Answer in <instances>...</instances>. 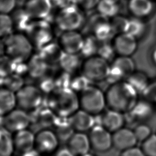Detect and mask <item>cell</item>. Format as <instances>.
<instances>
[{
    "label": "cell",
    "instance_id": "cell-1",
    "mask_svg": "<svg viewBox=\"0 0 156 156\" xmlns=\"http://www.w3.org/2000/svg\"><path fill=\"white\" fill-rule=\"evenodd\" d=\"M138 93L126 80L110 84L105 92L106 106L120 113L130 111L135 106Z\"/></svg>",
    "mask_w": 156,
    "mask_h": 156
},
{
    "label": "cell",
    "instance_id": "cell-2",
    "mask_svg": "<svg viewBox=\"0 0 156 156\" xmlns=\"http://www.w3.org/2000/svg\"><path fill=\"white\" fill-rule=\"evenodd\" d=\"M47 107L57 117L68 118L79 109L78 95L69 87L55 88L48 94Z\"/></svg>",
    "mask_w": 156,
    "mask_h": 156
},
{
    "label": "cell",
    "instance_id": "cell-3",
    "mask_svg": "<svg viewBox=\"0 0 156 156\" xmlns=\"http://www.w3.org/2000/svg\"><path fill=\"white\" fill-rule=\"evenodd\" d=\"M5 56L16 62H23L31 57L34 46L27 34L22 32H12L3 40Z\"/></svg>",
    "mask_w": 156,
    "mask_h": 156
},
{
    "label": "cell",
    "instance_id": "cell-4",
    "mask_svg": "<svg viewBox=\"0 0 156 156\" xmlns=\"http://www.w3.org/2000/svg\"><path fill=\"white\" fill-rule=\"evenodd\" d=\"M110 63L98 54L86 57L81 62V74L90 82L105 80L110 70Z\"/></svg>",
    "mask_w": 156,
    "mask_h": 156
},
{
    "label": "cell",
    "instance_id": "cell-5",
    "mask_svg": "<svg viewBox=\"0 0 156 156\" xmlns=\"http://www.w3.org/2000/svg\"><path fill=\"white\" fill-rule=\"evenodd\" d=\"M77 95L79 109L93 116L102 113L106 106L105 93L98 87L89 85Z\"/></svg>",
    "mask_w": 156,
    "mask_h": 156
},
{
    "label": "cell",
    "instance_id": "cell-6",
    "mask_svg": "<svg viewBox=\"0 0 156 156\" xmlns=\"http://www.w3.org/2000/svg\"><path fill=\"white\" fill-rule=\"evenodd\" d=\"M83 13L76 5L63 6L55 16V24L61 32L78 30L85 23Z\"/></svg>",
    "mask_w": 156,
    "mask_h": 156
},
{
    "label": "cell",
    "instance_id": "cell-7",
    "mask_svg": "<svg viewBox=\"0 0 156 156\" xmlns=\"http://www.w3.org/2000/svg\"><path fill=\"white\" fill-rule=\"evenodd\" d=\"M43 95V93L37 85H24L15 93L16 107L32 113L41 106Z\"/></svg>",
    "mask_w": 156,
    "mask_h": 156
},
{
    "label": "cell",
    "instance_id": "cell-8",
    "mask_svg": "<svg viewBox=\"0 0 156 156\" xmlns=\"http://www.w3.org/2000/svg\"><path fill=\"white\" fill-rule=\"evenodd\" d=\"M135 70V62L131 57L118 55L110 63L106 80L110 84L124 80Z\"/></svg>",
    "mask_w": 156,
    "mask_h": 156
},
{
    "label": "cell",
    "instance_id": "cell-9",
    "mask_svg": "<svg viewBox=\"0 0 156 156\" xmlns=\"http://www.w3.org/2000/svg\"><path fill=\"white\" fill-rule=\"evenodd\" d=\"M59 141L52 129H41L35 133L34 149L41 156H51L57 151Z\"/></svg>",
    "mask_w": 156,
    "mask_h": 156
},
{
    "label": "cell",
    "instance_id": "cell-10",
    "mask_svg": "<svg viewBox=\"0 0 156 156\" xmlns=\"http://www.w3.org/2000/svg\"><path fill=\"white\" fill-rule=\"evenodd\" d=\"M85 37L78 30L62 31L57 44L63 54L77 55L83 48Z\"/></svg>",
    "mask_w": 156,
    "mask_h": 156
},
{
    "label": "cell",
    "instance_id": "cell-11",
    "mask_svg": "<svg viewBox=\"0 0 156 156\" xmlns=\"http://www.w3.org/2000/svg\"><path fill=\"white\" fill-rule=\"evenodd\" d=\"M42 20L32 23L27 34L34 47L42 48L52 42L53 33L49 24Z\"/></svg>",
    "mask_w": 156,
    "mask_h": 156
},
{
    "label": "cell",
    "instance_id": "cell-12",
    "mask_svg": "<svg viewBox=\"0 0 156 156\" xmlns=\"http://www.w3.org/2000/svg\"><path fill=\"white\" fill-rule=\"evenodd\" d=\"M88 137L91 149L95 152H105L112 147V133L101 125L94 126L88 132Z\"/></svg>",
    "mask_w": 156,
    "mask_h": 156
},
{
    "label": "cell",
    "instance_id": "cell-13",
    "mask_svg": "<svg viewBox=\"0 0 156 156\" xmlns=\"http://www.w3.org/2000/svg\"><path fill=\"white\" fill-rule=\"evenodd\" d=\"M31 122L30 113L16 107L4 116L3 127L11 133H13L27 129Z\"/></svg>",
    "mask_w": 156,
    "mask_h": 156
},
{
    "label": "cell",
    "instance_id": "cell-14",
    "mask_svg": "<svg viewBox=\"0 0 156 156\" xmlns=\"http://www.w3.org/2000/svg\"><path fill=\"white\" fill-rule=\"evenodd\" d=\"M91 22L90 30L91 35L99 41L107 42L116 35L110 19L98 13V16L93 17Z\"/></svg>",
    "mask_w": 156,
    "mask_h": 156
},
{
    "label": "cell",
    "instance_id": "cell-15",
    "mask_svg": "<svg viewBox=\"0 0 156 156\" xmlns=\"http://www.w3.org/2000/svg\"><path fill=\"white\" fill-rule=\"evenodd\" d=\"M112 44L118 55L131 57L136 51L137 39L127 32L116 34L112 39Z\"/></svg>",
    "mask_w": 156,
    "mask_h": 156
},
{
    "label": "cell",
    "instance_id": "cell-16",
    "mask_svg": "<svg viewBox=\"0 0 156 156\" xmlns=\"http://www.w3.org/2000/svg\"><path fill=\"white\" fill-rule=\"evenodd\" d=\"M52 6L51 0H27L24 2L22 8L32 20L36 21L46 18Z\"/></svg>",
    "mask_w": 156,
    "mask_h": 156
},
{
    "label": "cell",
    "instance_id": "cell-17",
    "mask_svg": "<svg viewBox=\"0 0 156 156\" xmlns=\"http://www.w3.org/2000/svg\"><path fill=\"white\" fill-rule=\"evenodd\" d=\"M127 8L133 17L145 20L150 17L156 9L154 0H129Z\"/></svg>",
    "mask_w": 156,
    "mask_h": 156
},
{
    "label": "cell",
    "instance_id": "cell-18",
    "mask_svg": "<svg viewBox=\"0 0 156 156\" xmlns=\"http://www.w3.org/2000/svg\"><path fill=\"white\" fill-rule=\"evenodd\" d=\"M112 147L123 151L135 146L137 140L133 131L127 128H121L112 133Z\"/></svg>",
    "mask_w": 156,
    "mask_h": 156
},
{
    "label": "cell",
    "instance_id": "cell-19",
    "mask_svg": "<svg viewBox=\"0 0 156 156\" xmlns=\"http://www.w3.org/2000/svg\"><path fill=\"white\" fill-rule=\"evenodd\" d=\"M66 147L74 156L87 154L91 149L88 135L75 132L66 141Z\"/></svg>",
    "mask_w": 156,
    "mask_h": 156
},
{
    "label": "cell",
    "instance_id": "cell-20",
    "mask_svg": "<svg viewBox=\"0 0 156 156\" xmlns=\"http://www.w3.org/2000/svg\"><path fill=\"white\" fill-rule=\"evenodd\" d=\"M93 115L79 109L68 118L69 123L75 132L86 133L94 126Z\"/></svg>",
    "mask_w": 156,
    "mask_h": 156
},
{
    "label": "cell",
    "instance_id": "cell-21",
    "mask_svg": "<svg viewBox=\"0 0 156 156\" xmlns=\"http://www.w3.org/2000/svg\"><path fill=\"white\" fill-rule=\"evenodd\" d=\"M35 133L27 129L12 133L15 152L22 154L34 148Z\"/></svg>",
    "mask_w": 156,
    "mask_h": 156
},
{
    "label": "cell",
    "instance_id": "cell-22",
    "mask_svg": "<svg viewBox=\"0 0 156 156\" xmlns=\"http://www.w3.org/2000/svg\"><path fill=\"white\" fill-rule=\"evenodd\" d=\"M124 118L122 113L109 110L101 118V125L112 133L123 127Z\"/></svg>",
    "mask_w": 156,
    "mask_h": 156
},
{
    "label": "cell",
    "instance_id": "cell-23",
    "mask_svg": "<svg viewBox=\"0 0 156 156\" xmlns=\"http://www.w3.org/2000/svg\"><path fill=\"white\" fill-rule=\"evenodd\" d=\"M16 107L15 93L0 85V116H4Z\"/></svg>",
    "mask_w": 156,
    "mask_h": 156
},
{
    "label": "cell",
    "instance_id": "cell-24",
    "mask_svg": "<svg viewBox=\"0 0 156 156\" xmlns=\"http://www.w3.org/2000/svg\"><path fill=\"white\" fill-rule=\"evenodd\" d=\"M35 121L41 129H52L54 126L57 116L47 107L43 108H39L35 111Z\"/></svg>",
    "mask_w": 156,
    "mask_h": 156
},
{
    "label": "cell",
    "instance_id": "cell-25",
    "mask_svg": "<svg viewBox=\"0 0 156 156\" xmlns=\"http://www.w3.org/2000/svg\"><path fill=\"white\" fill-rule=\"evenodd\" d=\"M52 129L55 132L59 141H66L74 132L68 118H57Z\"/></svg>",
    "mask_w": 156,
    "mask_h": 156
},
{
    "label": "cell",
    "instance_id": "cell-26",
    "mask_svg": "<svg viewBox=\"0 0 156 156\" xmlns=\"http://www.w3.org/2000/svg\"><path fill=\"white\" fill-rule=\"evenodd\" d=\"M125 80L130 83L137 93L144 91L150 82L147 74L138 70L134 71Z\"/></svg>",
    "mask_w": 156,
    "mask_h": 156
},
{
    "label": "cell",
    "instance_id": "cell-27",
    "mask_svg": "<svg viewBox=\"0 0 156 156\" xmlns=\"http://www.w3.org/2000/svg\"><path fill=\"white\" fill-rule=\"evenodd\" d=\"M15 152L12 133L4 127L0 128V156H12Z\"/></svg>",
    "mask_w": 156,
    "mask_h": 156
},
{
    "label": "cell",
    "instance_id": "cell-28",
    "mask_svg": "<svg viewBox=\"0 0 156 156\" xmlns=\"http://www.w3.org/2000/svg\"><path fill=\"white\" fill-rule=\"evenodd\" d=\"M146 29V23L144 20L132 16V18L129 19L126 32L130 34L138 40L145 34Z\"/></svg>",
    "mask_w": 156,
    "mask_h": 156
},
{
    "label": "cell",
    "instance_id": "cell-29",
    "mask_svg": "<svg viewBox=\"0 0 156 156\" xmlns=\"http://www.w3.org/2000/svg\"><path fill=\"white\" fill-rule=\"evenodd\" d=\"M43 50L41 57L47 63L58 62L63 55V52L56 43L52 44L51 43L41 48Z\"/></svg>",
    "mask_w": 156,
    "mask_h": 156
},
{
    "label": "cell",
    "instance_id": "cell-30",
    "mask_svg": "<svg viewBox=\"0 0 156 156\" xmlns=\"http://www.w3.org/2000/svg\"><path fill=\"white\" fill-rule=\"evenodd\" d=\"M47 64L46 62L41 56H37L29 63L27 67L29 73L34 78L39 79L40 77H43Z\"/></svg>",
    "mask_w": 156,
    "mask_h": 156
},
{
    "label": "cell",
    "instance_id": "cell-31",
    "mask_svg": "<svg viewBox=\"0 0 156 156\" xmlns=\"http://www.w3.org/2000/svg\"><path fill=\"white\" fill-rule=\"evenodd\" d=\"M96 9L98 13L108 19L118 15L119 10L118 4L110 2L105 0H101Z\"/></svg>",
    "mask_w": 156,
    "mask_h": 156
},
{
    "label": "cell",
    "instance_id": "cell-32",
    "mask_svg": "<svg viewBox=\"0 0 156 156\" xmlns=\"http://www.w3.org/2000/svg\"><path fill=\"white\" fill-rule=\"evenodd\" d=\"M13 21L9 14L0 13V40H4L13 32Z\"/></svg>",
    "mask_w": 156,
    "mask_h": 156
},
{
    "label": "cell",
    "instance_id": "cell-33",
    "mask_svg": "<svg viewBox=\"0 0 156 156\" xmlns=\"http://www.w3.org/2000/svg\"><path fill=\"white\" fill-rule=\"evenodd\" d=\"M79 60L77 55H71L63 54L59 62L63 71L70 73L74 71L77 67L80 66L81 63H79Z\"/></svg>",
    "mask_w": 156,
    "mask_h": 156
},
{
    "label": "cell",
    "instance_id": "cell-34",
    "mask_svg": "<svg viewBox=\"0 0 156 156\" xmlns=\"http://www.w3.org/2000/svg\"><path fill=\"white\" fill-rule=\"evenodd\" d=\"M24 85L21 76L18 74L12 73L5 78L3 85L16 93Z\"/></svg>",
    "mask_w": 156,
    "mask_h": 156
},
{
    "label": "cell",
    "instance_id": "cell-35",
    "mask_svg": "<svg viewBox=\"0 0 156 156\" xmlns=\"http://www.w3.org/2000/svg\"><path fill=\"white\" fill-rule=\"evenodd\" d=\"M129 19V18L125 16L118 15L111 18L110 23L116 34L126 32L128 25Z\"/></svg>",
    "mask_w": 156,
    "mask_h": 156
},
{
    "label": "cell",
    "instance_id": "cell-36",
    "mask_svg": "<svg viewBox=\"0 0 156 156\" xmlns=\"http://www.w3.org/2000/svg\"><path fill=\"white\" fill-rule=\"evenodd\" d=\"M141 149L146 156H156V135L152 134L142 142Z\"/></svg>",
    "mask_w": 156,
    "mask_h": 156
},
{
    "label": "cell",
    "instance_id": "cell-37",
    "mask_svg": "<svg viewBox=\"0 0 156 156\" xmlns=\"http://www.w3.org/2000/svg\"><path fill=\"white\" fill-rule=\"evenodd\" d=\"M96 54L110 62V60L112 61L115 58L114 56L116 54L112 43L110 44L107 42H103V44L98 47Z\"/></svg>",
    "mask_w": 156,
    "mask_h": 156
},
{
    "label": "cell",
    "instance_id": "cell-38",
    "mask_svg": "<svg viewBox=\"0 0 156 156\" xmlns=\"http://www.w3.org/2000/svg\"><path fill=\"white\" fill-rule=\"evenodd\" d=\"M138 142H143L151 135V129L147 125L141 124L135 127L133 130Z\"/></svg>",
    "mask_w": 156,
    "mask_h": 156
},
{
    "label": "cell",
    "instance_id": "cell-39",
    "mask_svg": "<svg viewBox=\"0 0 156 156\" xmlns=\"http://www.w3.org/2000/svg\"><path fill=\"white\" fill-rule=\"evenodd\" d=\"M101 0H76V5L83 12L96 9Z\"/></svg>",
    "mask_w": 156,
    "mask_h": 156
},
{
    "label": "cell",
    "instance_id": "cell-40",
    "mask_svg": "<svg viewBox=\"0 0 156 156\" xmlns=\"http://www.w3.org/2000/svg\"><path fill=\"white\" fill-rule=\"evenodd\" d=\"M16 2L17 0H0V13L10 15L15 10Z\"/></svg>",
    "mask_w": 156,
    "mask_h": 156
},
{
    "label": "cell",
    "instance_id": "cell-41",
    "mask_svg": "<svg viewBox=\"0 0 156 156\" xmlns=\"http://www.w3.org/2000/svg\"><path fill=\"white\" fill-rule=\"evenodd\" d=\"M120 156H146L141 148L134 146L121 152Z\"/></svg>",
    "mask_w": 156,
    "mask_h": 156
},
{
    "label": "cell",
    "instance_id": "cell-42",
    "mask_svg": "<svg viewBox=\"0 0 156 156\" xmlns=\"http://www.w3.org/2000/svg\"><path fill=\"white\" fill-rule=\"evenodd\" d=\"M53 156H74L71 152L66 147L58 149L57 151L54 154Z\"/></svg>",
    "mask_w": 156,
    "mask_h": 156
},
{
    "label": "cell",
    "instance_id": "cell-43",
    "mask_svg": "<svg viewBox=\"0 0 156 156\" xmlns=\"http://www.w3.org/2000/svg\"><path fill=\"white\" fill-rule=\"evenodd\" d=\"M20 155L21 156H41L34 148Z\"/></svg>",
    "mask_w": 156,
    "mask_h": 156
},
{
    "label": "cell",
    "instance_id": "cell-44",
    "mask_svg": "<svg viewBox=\"0 0 156 156\" xmlns=\"http://www.w3.org/2000/svg\"><path fill=\"white\" fill-rule=\"evenodd\" d=\"M151 57L152 63L156 66V46L152 48L151 54Z\"/></svg>",
    "mask_w": 156,
    "mask_h": 156
},
{
    "label": "cell",
    "instance_id": "cell-45",
    "mask_svg": "<svg viewBox=\"0 0 156 156\" xmlns=\"http://www.w3.org/2000/svg\"><path fill=\"white\" fill-rule=\"evenodd\" d=\"M4 124V116H0V128L3 127Z\"/></svg>",
    "mask_w": 156,
    "mask_h": 156
},
{
    "label": "cell",
    "instance_id": "cell-46",
    "mask_svg": "<svg viewBox=\"0 0 156 156\" xmlns=\"http://www.w3.org/2000/svg\"><path fill=\"white\" fill-rule=\"evenodd\" d=\"M105 1H107L110 2H112V3H116V4H118L119 1V0H105Z\"/></svg>",
    "mask_w": 156,
    "mask_h": 156
},
{
    "label": "cell",
    "instance_id": "cell-47",
    "mask_svg": "<svg viewBox=\"0 0 156 156\" xmlns=\"http://www.w3.org/2000/svg\"><path fill=\"white\" fill-rule=\"evenodd\" d=\"M3 52V48H2V43L0 41V57L1 55L2 52Z\"/></svg>",
    "mask_w": 156,
    "mask_h": 156
},
{
    "label": "cell",
    "instance_id": "cell-48",
    "mask_svg": "<svg viewBox=\"0 0 156 156\" xmlns=\"http://www.w3.org/2000/svg\"><path fill=\"white\" fill-rule=\"evenodd\" d=\"M82 156H95V155H93V154H91L88 153V154H85V155H82Z\"/></svg>",
    "mask_w": 156,
    "mask_h": 156
},
{
    "label": "cell",
    "instance_id": "cell-49",
    "mask_svg": "<svg viewBox=\"0 0 156 156\" xmlns=\"http://www.w3.org/2000/svg\"><path fill=\"white\" fill-rule=\"evenodd\" d=\"M17 1H22V2H26V1H27V0H17Z\"/></svg>",
    "mask_w": 156,
    "mask_h": 156
},
{
    "label": "cell",
    "instance_id": "cell-50",
    "mask_svg": "<svg viewBox=\"0 0 156 156\" xmlns=\"http://www.w3.org/2000/svg\"><path fill=\"white\" fill-rule=\"evenodd\" d=\"M73 1H74V2H76V0H73Z\"/></svg>",
    "mask_w": 156,
    "mask_h": 156
},
{
    "label": "cell",
    "instance_id": "cell-51",
    "mask_svg": "<svg viewBox=\"0 0 156 156\" xmlns=\"http://www.w3.org/2000/svg\"><path fill=\"white\" fill-rule=\"evenodd\" d=\"M154 1H156V0H154Z\"/></svg>",
    "mask_w": 156,
    "mask_h": 156
},
{
    "label": "cell",
    "instance_id": "cell-52",
    "mask_svg": "<svg viewBox=\"0 0 156 156\" xmlns=\"http://www.w3.org/2000/svg\"><path fill=\"white\" fill-rule=\"evenodd\" d=\"M12 156H13V155H12Z\"/></svg>",
    "mask_w": 156,
    "mask_h": 156
}]
</instances>
